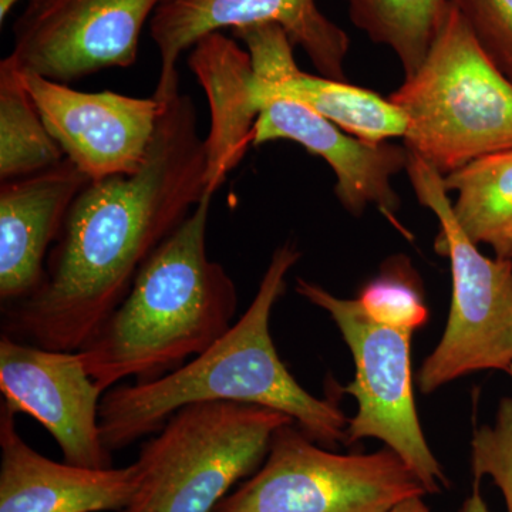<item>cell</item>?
Masks as SVG:
<instances>
[{
  "label": "cell",
  "instance_id": "6da1fadb",
  "mask_svg": "<svg viewBox=\"0 0 512 512\" xmlns=\"http://www.w3.org/2000/svg\"><path fill=\"white\" fill-rule=\"evenodd\" d=\"M207 148L197 110L181 92L163 101L146 163L90 181L47 256L42 284L2 306V333L50 350L79 352L123 302L150 256L207 194Z\"/></svg>",
  "mask_w": 512,
  "mask_h": 512
},
{
  "label": "cell",
  "instance_id": "7a4b0ae2",
  "mask_svg": "<svg viewBox=\"0 0 512 512\" xmlns=\"http://www.w3.org/2000/svg\"><path fill=\"white\" fill-rule=\"evenodd\" d=\"M301 256L291 241L275 249L248 311L207 352L156 380L120 384L104 393L100 429L111 453L156 434L177 410L210 402L278 410L315 443L346 446L349 420L335 403L312 396L296 382L269 328L286 275Z\"/></svg>",
  "mask_w": 512,
  "mask_h": 512
},
{
  "label": "cell",
  "instance_id": "3957f363",
  "mask_svg": "<svg viewBox=\"0 0 512 512\" xmlns=\"http://www.w3.org/2000/svg\"><path fill=\"white\" fill-rule=\"evenodd\" d=\"M214 195L150 256L130 292L79 350L103 390L127 379L150 382L207 352L234 325L238 291L207 254Z\"/></svg>",
  "mask_w": 512,
  "mask_h": 512
},
{
  "label": "cell",
  "instance_id": "277c9868",
  "mask_svg": "<svg viewBox=\"0 0 512 512\" xmlns=\"http://www.w3.org/2000/svg\"><path fill=\"white\" fill-rule=\"evenodd\" d=\"M389 99L407 117L404 147L443 177L512 150V80L456 6L420 69Z\"/></svg>",
  "mask_w": 512,
  "mask_h": 512
},
{
  "label": "cell",
  "instance_id": "5b68a950",
  "mask_svg": "<svg viewBox=\"0 0 512 512\" xmlns=\"http://www.w3.org/2000/svg\"><path fill=\"white\" fill-rule=\"evenodd\" d=\"M292 417L254 404L195 403L141 446L136 493L123 512H212L254 476Z\"/></svg>",
  "mask_w": 512,
  "mask_h": 512
},
{
  "label": "cell",
  "instance_id": "8992f818",
  "mask_svg": "<svg viewBox=\"0 0 512 512\" xmlns=\"http://www.w3.org/2000/svg\"><path fill=\"white\" fill-rule=\"evenodd\" d=\"M406 173L417 200L439 221L436 251L450 259L453 279L446 330L420 367V392H436L481 370L507 372L512 365V259L481 254L456 220L443 175L410 151Z\"/></svg>",
  "mask_w": 512,
  "mask_h": 512
},
{
  "label": "cell",
  "instance_id": "52a82bcc",
  "mask_svg": "<svg viewBox=\"0 0 512 512\" xmlns=\"http://www.w3.org/2000/svg\"><path fill=\"white\" fill-rule=\"evenodd\" d=\"M426 487L390 448L332 453L295 423L276 431L261 468L212 512H386Z\"/></svg>",
  "mask_w": 512,
  "mask_h": 512
},
{
  "label": "cell",
  "instance_id": "ba28073f",
  "mask_svg": "<svg viewBox=\"0 0 512 512\" xmlns=\"http://www.w3.org/2000/svg\"><path fill=\"white\" fill-rule=\"evenodd\" d=\"M296 292L329 313L352 352L355 379L343 392L355 397L357 412L349 420L346 446L382 440L412 468L427 493L450 487L417 416L410 360L413 333L375 322L356 299L338 298L306 279L298 278Z\"/></svg>",
  "mask_w": 512,
  "mask_h": 512
},
{
  "label": "cell",
  "instance_id": "9c48e42d",
  "mask_svg": "<svg viewBox=\"0 0 512 512\" xmlns=\"http://www.w3.org/2000/svg\"><path fill=\"white\" fill-rule=\"evenodd\" d=\"M163 0H29L13 25L10 62L64 84L136 63Z\"/></svg>",
  "mask_w": 512,
  "mask_h": 512
},
{
  "label": "cell",
  "instance_id": "30bf717a",
  "mask_svg": "<svg viewBox=\"0 0 512 512\" xmlns=\"http://www.w3.org/2000/svg\"><path fill=\"white\" fill-rule=\"evenodd\" d=\"M268 23L285 30L320 76L345 80L348 33L323 15L316 0H163L150 20V36L161 57L154 99L180 92L178 59L201 37Z\"/></svg>",
  "mask_w": 512,
  "mask_h": 512
},
{
  "label": "cell",
  "instance_id": "8fae6325",
  "mask_svg": "<svg viewBox=\"0 0 512 512\" xmlns=\"http://www.w3.org/2000/svg\"><path fill=\"white\" fill-rule=\"evenodd\" d=\"M0 392L13 413L28 414L55 439L64 461L84 468L113 467L100 429L104 392L79 352H62L0 336Z\"/></svg>",
  "mask_w": 512,
  "mask_h": 512
},
{
  "label": "cell",
  "instance_id": "7c38bea8",
  "mask_svg": "<svg viewBox=\"0 0 512 512\" xmlns=\"http://www.w3.org/2000/svg\"><path fill=\"white\" fill-rule=\"evenodd\" d=\"M19 73L64 156L90 181L134 174L146 163L163 101L79 92L40 74Z\"/></svg>",
  "mask_w": 512,
  "mask_h": 512
},
{
  "label": "cell",
  "instance_id": "4fadbf2b",
  "mask_svg": "<svg viewBox=\"0 0 512 512\" xmlns=\"http://www.w3.org/2000/svg\"><path fill=\"white\" fill-rule=\"evenodd\" d=\"M278 140L293 141L329 165L336 178V198L350 214L360 217L373 205L392 224L399 225L396 214L402 202L392 178L406 170V147L360 140L299 101L265 96L252 146Z\"/></svg>",
  "mask_w": 512,
  "mask_h": 512
},
{
  "label": "cell",
  "instance_id": "5bb4252c",
  "mask_svg": "<svg viewBox=\"0 0 512 512\" xmlns=\"http://www.w3.org/2000/svg\"><path fill=\"white\" fill-rule=\"evenodd\" d=\"M232 35L245 43L251 55L259 103L265 96L289 97L369 143H386L406 134V114L392 100L346 80L299 69L295 46L281 26H248L232 30Z\"/></svg>",
  "mask_w": 512,
  "mask_h": 512
},
{
  "label": "cell",
  "instance_id": "9a60e30c",
  "mask_svg": "<svg viewBox=\"0 0 512 512\" xmlns=\"http://www.w3.org/2000/svg\"><path fill=\"white\" fill-rule=\"evenodd\" d=\"M15 417L0 404V512L126 510L137 490L136 463L121 468L57 463L23 440Z\"/></svg>",
  "mask_w": 512,
  "mask_h": 512
},
{
  "label": "cell",
  "instance_id": "2e32d148",
  "mask_svg": "<svg viewBox=\"0 0 512 512\" xmlns=\"http://www.w3.org/2000/svg\"><path fill=\"white\" fill-rule=\"evenodd\" d=\"M90 183L72 163L0 183V301L12 305L42 284L47 256L70 207Z\"/></svg>",
  "mask_w": 512,
  "mask_h": 512
},
{
  "label": "cell",
  "instance_id": "e0dca14e",
  "mask_svg": "<svg viewBox=\"0 0 512 512\" xmlns=\"http://www.w3.org/2000/svg\"><path fill=\"white\" fill-rule=\"evenodd\" d=\"M188 66L210 104L207 194L215 195L254 143L261 103L251 55L222 32L201 37L191 47Z\"/></svg>",
  "mask_w": 512,
  "mask_h": 512
},
{
  "label": "cell",
  "instance_id": "ac0fdd59",
  "mask_svg": "<svg viewBox=\"0 0 512 512\" xmlns=\"http://www.w3.org/2000/svg\"><path fill=\"white\" fill-rule=\"evenodd\" d=\"M443 180L457 194L453 211L467 237L511 259L512 150L478 158Z\"/></svg>",
  "mask_w": 512,
  "mask_h": 512
},
{
  "label": "cell",
  "instance_id": "d6986e66",
  "mask_svg": "<svg viewBox=\"0 0 512 512\" xmlns=\"http://www.w3.org/2000/svg\"><path fill=\"white\" fill-rule=\"evenodd\" d=\"M350 19L376 45L392 50L409 79L429 55L453 9L451 0H345Z\"/></svg>",
  "mask_w": 512,
  "mask_h": 512
},
{
  "label": "cell",
  "instance_id": "ffe728a7",
  "mask_svg": "<svg viewBox=\"0 0 512 512\" xmlns=\"http://www.w3.org/2000/svg\"><path fill=\"white\" fill-rule=\"evenodd\" d=\"M66 158L32 100L18 67L0 63V181L55 167Z\"/></svg>",
  "mask_w": 512,
  "mask_h": 512
},
{
  "label": "cell",
  "instance_id": "44dd1931",
  "mask_svg": "<svg viewBox=\"0 0 512 512\" xmlns=\"http://www.w3.org/2000/svg\"><path fill=\"white\" fill-rule=\"evenodd\" d=\"M369 318L390 328L416 332L429 320V309L407 258L389 259L356 298Z\"/></svg>",
  "mask_w": 512,
  "mask_h": 512
},
{
  "label": "cell",
  "instance_id": "7402d4cb",
  "mask_svg": "<svg viewBox=\"0 0 512 512\" xmlns=\"http://www.w3.org/2000/svg\"><path fill=\"white\" fill-rule=\"evenodd\" d=\"M471 471L476 484L490 477L512 512V397L500 400L493 424H484L474 433Z\"/></svg>",
  "mask_w": 512,
  "mask_h": 512
},
{
  "label": "cell",
  "instance_id": "603a6c76",
  "mask_svg": "<svg viewBox=\"0 0 512 512\" xmlns=\"http://www.w3.org/2000/svg\"><path fill=\"white\" fill-rule=\"evenodd\" d=\"M484 52L512 80V0H451Z\"/></svg>",
  "mask_w": 512,
  "mask_h": 512
},
{
  "label": "cell",
  "instance_id": "cb8c5ba5",
  "mask_svg": "<svg viewBox=\"0 0 512 512\" xmlns=\"http://www.w3.org/2000/svg\"><path fill=\"white\" fill-rule=\"evenodd\" d=\"M386 512H430V508L424 503L421 495H414V497L400 501L399 504L394 505Z\"/></svg>",
  "mask_w": 512,
  "mask_h": 512
},
{
  "label": "cell",
  "instance_id": "d4e9b609",
  "mask_svg": "<svg viewBox=\"0 0 512 512\" xmlns=\"http://www.w3.org/2000/svg\"><path fill=\"white\" fill-rule=\"evenodd\" d=\"M460 512H491L487 503L484 501L483 495L480 493L478 484H476V488H474L473 494H471L470 497L464 501Z\"/></svg>",
  "mask_w": 512,
  "mask_h": 512
},
{
  "label": "cell",
  "instance_id": "484cf974",
  "mask_svg": "<svg viewBox=\"0 0 512 512\" xmlns=\"http://www.w3.org/2000/svg\"><path fill=\"white\" fill-rule=\"evenodd\" d=\"M18 2H20V0H0V23H2V25L5 19L8 18L10 10H12L13 6Z\"/></svg>",
  "mask_w": 512,
  "mask_h": 512
},
{
  "label": "cell",
  "instance_id": "4316f807",
  "mask_svg": "<svg viewBox=\"0 0 512 512\" xmlns=\"http://www.w3.org/2000/svg\"><path fill=\"white\" fill-rule=\"evenodd\" d=\"M505 373H508V376H510L512 379V365L510 367H508L507 372H505Z\"/></svg>",
  "mask_w": 512,
  "mask_h": 512
},
{
  "label": "cell",
  "instance_id": "83f0119b",
  "mask_svg": "<svg viewBox=\"0 0 512 512\" xmlns=\"http://www.w3.org/2000/svg\"><path fill=\"white\" fill-rule=\"evenodd\" d=\"M510 258L512 259V242H511V254H510Z\"/></svg>",
  "mask_w": 512,
  "mask_h": 512
}]
</instances>
